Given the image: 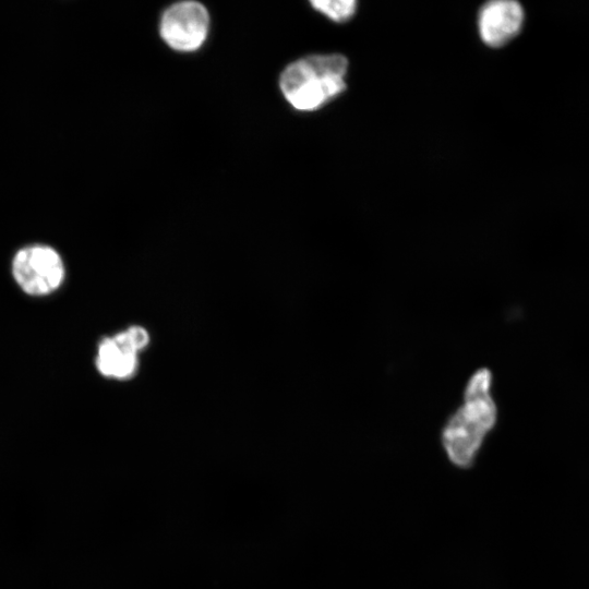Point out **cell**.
Masks as SVG:
<instances>
[{"label":"cell","instance_id":"1","mask_svg":"<svg viewBox=\"0 0 589 589\" xmlns=\"http://www.w3.org/2000/svg\"><path fill=\"white\" fill-rule=\"evenodd\" d=\"M493 374L489 368L477 369L467 380L461 402L446 418L440 433L448 461L458 469H470L495 429L498 408L492 392Z\"/></svg>","mask_w":589,"mask_h":589},{"label":"cell","instance_id":"2","mask_svg":"<svg viewBox=\"0 0 589 589\" xmlns=\"http://www.w3.org/2000/svg\"><path fill=\"white\" fill-rule=\"evenodd\" d=\"M346 57L311 55L288 64L279 86L286 100L299 111L316 110L346 89Z\"/></svg>","mask_w":589,"mask_h":589},{"label":"cell","instance_id":"3","mask_svg":"<svg viewBox=\"0 0 589 589\" xmlns=\"http://www.w3.org/2000/svg\"><path fill=\"white\" fill-rule=\"evenodd\" d=\"M11 272L17 286L32 297L53 293L62 286L65 277L61 255L46 244H31L16 251Z\"/></svg>","mask_w":589,"mask_h":589},{"label":"cell","instance_id":"4","mask_svg":"<svg viewBox=\"0 0 589 589\" xmlns=\"http://www.w3.org/2000/svg\"><path fill=\"white\" fill-rule=\"evenodd\" d=\"M209 29V14L196 1H181L168 7L160 19L159 33L173 50L192 52L205 41Z\"/></svg>","mask_w":589,"mask_h":589},{"label":"cell","instance_id":"5","mask_svg":"<svg viewBox=\"0 0 589 589\" xmlns=\"http://www.w3.org/2000/svg\"><path fill=\"white\" fill-rule=\"evenodd\" d=\"M524 21L521 5L512 0L485 3L479 11L478 27L482 41L490 47H501L520 31Z\"/></svg>","mask_w":589,"mask_h":589},{"label":"cell","instance_id":"6","mask_svg":"<svg viewBox=\"0 0 589 589\" xmlns=\"http://www.w3.org/2000/svg\"><path fill=\"white\" fill-rule=\"evenodd\" d=\"M136 352L125 330L112 337H105L98 345L96 368L106 377L118 380L130 377L137 368Z\"/></svg>","mask_w":589,"mask_h":589},{"label":"cell","instance_id":"7","mask_svg":"<svg viewBox=\"0 0 589 589\" xmlns=\"http://www.w3.org/2000/svg\"><path fill=\"white\" fill-rule=\"evenodd\" d=\"M311 5L332 21L342 23L354 15L358 3L354 0H316L311 1Z\"/></svg>","mask_w":589,"mask_h":589},{"label":"cell","instance_id":"8","mask_svg":"<svg viewBox=\"0 0 589 589\" xmlns=\"http://www.w3.org/2000/svg\"><path fill=\"white\" fill-rule=\"evenodd\" d=\"M128 338L133 348L139 351L144 348L148 342L147 332L140 326H132L125 330Z\"/></svg>","mask_w":589,"mask_h":589}]
</instances>
